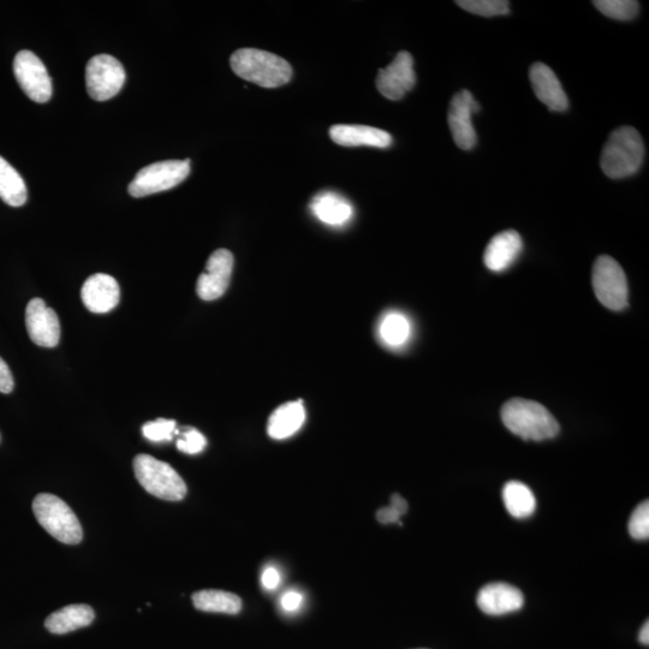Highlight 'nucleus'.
Listing matches in <instances>:
<instances>
[{
	"instance_id": "nucleus-14",
	"label": "nucleus",
	"mask_w": 649,
	"mask_h": 649,
	"mask_svg": "<svg viewBox=\"0 0 649 649\" xmlns=\"http://www.w3.org/2000/svg\"><path fill=\"white\" fill-rule=\"evenodd\" d=\"M81 299L89 312L105 314L118 306L121 289L115 278L105 273H97L83 284Z\"/></svg>"
},
{
	"instance_id": "nucleus-10",
	"label": "nucleus",
	"mask_w": 649,
	"mask_h": 649,
	"mask_svg": "<svg viewBox=\"0 0 649 649\" xmlns=\"http://www.w3.org/2000/svg\"><path fill=\"white\" fill-rule=\"evenodd\" d=\"M480 111V105L473 94L463 89L452 98L449 107V127L456 145L464 151L473 150L478 142L473 125V115Z\"/></svg>"
},
{
	"instance_id": "nucleus-33",
	"label": "nucleus",
	"mask_w": 649,
	"mask_h": 649,
	"mask_svg": "<svg viewBox=\"0 0 649 649\" xmlns=\"http://www.w3.org/2000/svg\"><path fill=\"white\" fill-rule=\"evenodd\" d=\"M303 603L302 594L296 591H289L282 597L281 604L284 611L295 612L300 609Z\"/></svg>"
},
{
	"instance_id": "nucleus-18",
	"label": "nucleus",
	"mask_w": 649,
	"mask_h": 649,
	"mask_svg": "<svg viewBox=\"0 0 649 649\" xmlns=\"http://www.w3.org/2000/svg\"><path fill=\"white\" fill-rule=\"evenodd\" d=\"M330 136L335 144L345 147L387 148L392 145V136L389 133L367 125H333Z\"/></svg>"
},
{
	"instance_id": "nucleus-35",
	"label": "nucleus",
	"mask_w": 649,
	"mask_h": 649,
	"mask_svg": "<svg viewBox=\"0 0 649 649\" xmlns=\"http://www.w3.org/2000/svg\"><path fill=\"white\" fill-rule=\"evenodd\" d=\"M639 641L642 645L648 646L649 643V623L648 621L643 624V627L640 630Z\"/></svg>"
},
{
	"instance_id": "nucleus-30",
	"label": "nucleus",
	"mask_w": 649,
	"mask_h": 649,
	"mask_svg": "<svg viewBox=\"0 0 649 649\" xmlns=\"http://www.w3.org/2000/svg\"><path fill=\"white\" fill-rule=\"evenodd\" d=\"M407 510L408 504L406 499L398 496V494H394L391 498L390 505L377 512V518L383 525H390V523H400L402 525L400 518L406 514Z\"/></svg>"
},
{
	"instance_id": "nucleus-28",
	"label": "nucleus",
	"mask_w": 649,
	"mask_h": 649,
	"mask_svg": "<svg viewBox=\"0 0 649 649\" xmlns=\"http://www.w3.org/2000/svg\"><path fill=\"white\" fill-rule=\"evenodd\" d=\"M142 433L146 439L151 440L154 443L162 442H171L176 434L180 433L177 431L176 421L158 419L156 421L147 422L144 427H142Z\"/></svg>"
},
{
	"instance_id": "nucleus-16",
	"label": "nucleus",
	"mask_w": 649,
	"mask_h": 649,
	"mask_svg": "<svg viewBox=\"0 0 649 649\" xmlns=\"http://www.w3.org/2000/svg\"><path fill=\"white\" fill-rule=\"evenodd\" d=\"M523 249L522 237L515 230L494 236L485 250L484 263L492 272H504L518 259Z\"/></svg>"
},
{
	"instance_id": "nucleus-2",
	"label": "nucleus",
	"mask_w": 649,
	"mask_h": 649,
	"mask_svg": "<svg viewBox=\"0 0 649 649\" xmlns=\"http://www.w3.org/2000/svg\"><path fill=\"white\" fill-rule=\"evenodd\" d=\"M230 64L241 79L264 88L281 87L293 76V68L285 59L256 49L237 50L232 53Z\"/></svg>"
},
{
	"instance_id": "nucleus-34",
	"label": "nucleus",
	"mask_w": 649,
	"mask_h": 649,
	"mask_svg": "<svg viewBox=\"0 0 649 649\" xmlns=\"http://www.w3.org/2000/svg\"><path fill=\"white\" fill-rule=\"evenodd\" d=\"M261 582L266 589H276L281 582V574L276 568H267L265 569L263 576H261Z\"/></svg>"
},
{
	"instance_id": "nucleus-6",
	"label": "nucleus",
	"mask_w": 649,
	"mask_h": 649,
	"mask_svg": "<svg viewBox=\"0 0 649 649\" xmlns=\"http://www.w3.org/2000/svg\"><path fill=\"white\" fill-rule=\"evenodd\" d=\"M190 174V160H165L141 169L129 184L133 198L165 192L178 186Z\"/></svg>"
},
{
	"instance_id": "nucleus-3",
	"label": "nucleus",
	"mask_w": 649,
	"mask_h": 649,
	"mask_svg": "<svg viewBox=\"0 0 649 649\" xmlns=\"http://www.w3.org/2000/svg\"><path fill=\"white\" fill-rule=\"evenodd\" d=\"M645 158V145L639 132L631 127L615 130L601 154V169L612 180H621L636 174Z\"/></svg>"
},
{
	"instance_id": "nucleus-22",
	"label": "nucleus",
	"mask_w": 649,
	"mask_h": 649,
	"mask_svg": "<svg viewBox=\"0 0 649 649\" xmlns=\"http://www.w3.org/2000/svg\"><path fill=\"white\" fill-rule=\"evenodd\" d=\"M503 502L509 514L520 520L531 517L537 510V498L531 488L520 481H509L504 486Z\"/></svg>"
},
{
	"instance_id": "nucleus-11",
	"label": "nucleus",
	"mask_w": 649,
	"mask_h": 649,
	"mask_svg": "<svg viewBox=\"0 0 649 649\" xmlns=\"http://www.w3.org/2000/svg\"><path fill=\"white\" fill-rule=\"evenodd\" d=\"M234 270V255L228 249H218L206 264V271L201 273L196 283V293L201 300L214 301L228 290Z\"/></svg>"
},
{
	"instance_id": "nucleus-25",
	"label": "nucleus",
	"mask_w": 649,
	"mask_h": 649,
	"mask_svg": "<svg viewBox=\"0 0 649 649\" xmlns=\"http://www.w3.org/2000/svg\"><path fill=\"white\" fill-rule=\"evenodd\" d=\"M195 609L204 612L237 615L242 610V600L234 593L224 591H200L193 594Z\"/></svg>"
},
{
	"instance_id": "nucleus-13",
	"label": "nucleus",
	"mask_w": 649,
	"mask_h": 649,
	"mask_svg": "<svg viewBox=\"0 0 649 649\" xmlns=\"http://www.w3.org/2000/svg\"><path fill=\"white\" fill-rule=\"evenodd\" d=\"M26 327L32 342L43 348H55L61 339L58 315L44 300L29 301L26 309Z\"/></svg>"
},
{
	"instance_id": "nucleus-4",
	"label": "nucleus",
	"mask_w": 649,
	"mask_h": 649,
	"mask_svg": "<svg viewBox=\"0 0 649 649\" xmlns=\"http://www.w3.org/2000/svg\"><path fill=\"white\" fill-rule=\"evenodd\" d=\"M33 512L40 526L51 537L67 545L81 543L83 531L79 518L61 498L41 493L34 499Z\"/></svg>"
},
{
	"instance_id": "nucleus-24",
	"label": "nucleus",
	"mask_w": 649,
	"mask_h": 649,
	"mask_svg": "<svg viewBox=\"0 0 649 649\" xmlns=\"http://www.w3.org/2000/svg\"><path fill=\"white\" fill-rule=\"evenodd\" d=\"M0 199L11 207H21L27 202L25 181L3 157H0Z\"/></svg>"
},
{
	"instance_id": "nucleus-7",
	"label": "nucleus",
	"mask_w": 649,
	"mask_h": 649,
	"mask_svg": "<svg viewBox=\"0 0 649 649\" xmlns=\"http://www.w3.org/2000/svg\"><path fill=\"white\" fill-rule=\"evenodd\" d=\"M593 289L601 305L611 311H623L628 306L627 276L615 259L601 255L593 267Z\"/></svg>"
},
{
	"instance_id": "nucleus-15",
	"label": "nucleus",
	"mask_w": 649,
	"mask_h": 649,
	"mask_svg": "<svg viewBox=\"0 0 649 649\" xmlns=\"http://www.w3.org/2000/svg\"><path fill=\"white\" fill-rule=\"evenodd\" d=\"M476 603L486 615L504 616L521 610L525 604V597L515 586L497 582L481 588Z\"/></svg>"
},
{
	"instance_id": "nucleus-20",
	"label": "nucleus",
	"mask_w": 649,
	"mask_h": 649,
	"mask_svg": "<svg viewBox=\"0 0 649 649\" xmlns=\"http://www.w3.org/2000/svg\"><path fill=\"white\" fill-rule=\"evenodd\" d=\"M305 421L306 410L301 401L285 403L270 416L267 433L272 439H287L299 432Z\"/></svg>"
},
{
	"instance_id": "nucleus-27",
	"label": "nucleus",
	"mask_w": 649,
	"mask_h": 649,
	"mask_svg": "<svg viewBox=\"0 0 649 649\" xmlns=\"http://www.w3.org/2000/svg\"><path fill=\"white\" fill-rule=\"evenodd\" d=\"M458 7L482 17L505 16L509 14V2L505 0H460Z\"/></svg>"
},
{
	"instance_id": "nucleus-19",
	"label": "nucleus",
	"mask_w": 649,
	"mask_h": 649,
	"mask_svg": "<svg viewBox=\"0 0 649 649\" xmlns=\"http://www.w3.org/2000/svg\"><path fill=\"white\" fill-rule=\"evenodd\" d=\"M311 210L320 222L331 226H342L353 218L354 210L343 196L333 192H323L311 202Z\"/></svg>"
},
{
	"instance_id": "nucleus-5",
	"label": "nucleus",
	"mask_w": 649,
	"mask_h": 649,
	"mask_svg": "<svg viewBox=\"0 0 649 649\" xmlns=\"http://www.w3.org/2000/svg\"><path fill=\"white\" fill-rule=\"evenodd\" d=\"M133 466L139 484L152 496L169 502H180L186 497V482L170 464L150 455H139L134 458Z\"/></svg>"
},
{
	"instance_id": "nucleus-1",
	"label": "nucleus",
	"mask_w": 649,
	"mask_h": 649,
	"mask_svg": "<svg viewBox=\"0 0 649 649\" xmlns=\"http://www.w3.org/2000/svg\"><path fill=\"white\" fill-rule=\"evenodd\" d=\"M502 420L511 433L525 440L543 442L558 436L559 424L543 404L512 398L502 409Z\"/></svg>"
},
{
	"instance_id": "nucleus-32",
	"label": "nucleus",
	"mask_w": 649,
	"mask_h": 649,
	"mask_svg": "<svg viewBox=\"0 0 649 649\" xmlns=\"http://www.w3.org/2000/svg\"><path fill=\"white\" fill-rule=\"evenodd\" d=\"M15 381L7 362L0 357V392L10 394L14 390Z\"/></svg>"
},
{
	"instance_id": "nucleus-9",
	"label": "nucleus",
	"mask_w": 649,
	"mask_h": 649,
	"mask_svg": "<svg viewBox=\"0 0 649 649\" xmlns=\"http://www.w3.org/2000/svg\"><path fill=\"white\" fill-rule=\"evenodd\" d=\"M17 82L35 103H47L52 97V80L37 55L31 51H20L14 61Z\"/></svg>"
},
{
	"instance_id": "nucleus-23",
	"label": "nucleus",
	"mask_w": 649,
	"mask_h": 649,
	"mask_svg": "<svg viewBox=\"0 0 649 649\" xmlns=\"http://www.w3.org/2000/svg\"><path fill=\"white\" fill-rule=\"evenodd\" d=\"M413 326L406 314L386 313L379 324V337L386 347L400 349L412 338Z\"/></svg>"
},
{
	"instance_id": "nucleus-12",
	"label": "nucleus",
	"mask_w": 649,
	"mask_h": 649,
	"mask_svg": "<svg viewBox=\"0 0 649 649\" xmlns=\"http://www.w3.org/2000/svg\"><path fill=\"white\" fill-rule=\"evenodd\" d=\"M375 83L379 93L386 99L394 101L402 99L412 91L416 83L412 55L407 51L398 53L389 67L379 70Z\"/></svg>"
},
{
	"instance_id": "nucleus-26",
	"label": "nucleus",
	"mask_w": 649,
	"mask_h": 649,
	"mask_svg": "<svg viewBox=\"0 0 649 649\" xmlns=\"http://www.w3.org/2000/svg\"><path fill=\"white\" fill-rule=\"evenodd\" d=\"M593 4L601 14L618 21L633 20L640 11L639 2L634 0H597Z\"/></svg>"
},
{
	"instance_id": "nucleus-21",
	"label": "nucleus",
	"mask_w": 649,
	"mask_h": 649,
	"mask_svg": "<svg viewBox=\"0 0 649 649\" xmlns=\"http://www.w3.org/2000/svg\"><path fill=\"white\" fill-rule=\"evenodd\" d=\"M94 618L95 613L91 606L86 604L68 605L51 613L46 618L45 627L52 634L64 635L88 627Z\"/></svg>"
},
{
	"instance_id": "nucleus-8",
	"label": "nucleus",
	"mask_w": 649,
	"mask_h": 649,
	"mask_svg": "<svg viewBox=\"0 0 649 649\" xmlns=\"http://www.w3.org/2000/svg\"><path fill=\"white\" fill-rule=\"evenodd\" d=\"M125 70L121 62L109 55L95 56L86 68V85L89 97L97 101L109 100L124 86Z\"/></svg>"
},
{
	"instance_id": "nucleus-29",
	"label": "nucleus",
	"mask_w": 649,
	"mask_h": 649,
	"mask_svg": "<svg viewBox=\"0 0 649 649\" xmlns=\"http://www.w3.org/2000/svg\"><path fill=\"white\" fill-rule=\"evenodd\" d=\"M629 533L635 540H647L649 538V503H641L633 511L629 520Z\"/></svg>"
},
{
	"instance_id": "nucleus-31",
	"label": "nucleus",
	"mask_w": 649,
	"mask_h": 649,
	"mask_svg": "<svg viewBox=\"0 0 649 649\" xmlns=\"http://www.w3.org/2000/svg\"><path fill=\"white\" fill-rule=\"evenodd\" d=\"M207 446V440L204 434L188 428L186 432L182 433V437L177 440L178 450L188 455H198L204 451Z\"/></svg>"
},
{
	"instance_id": "nucleus-17",
	"label": "nucleus",
	"mask_w": 649,
	"mask_h": 649,
	"mask_svg": "<svg viewBox=\"0 0 649 649\" xmlns=\"http://www.w3.org/2000/svg\"><path fill=\"white\" fill-rule=\"evenodd\" d=\"M532 86L535 95L551 111L563 112L569 107L567 94L561 85V81L550 67L544 63H535L531 68Z\"/></svg>"
}]
</instances>
